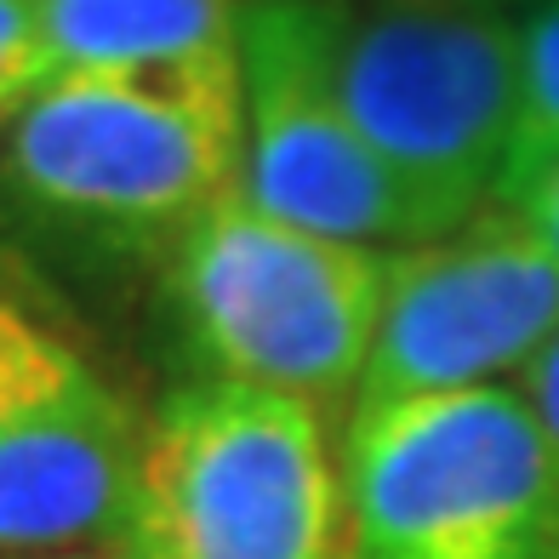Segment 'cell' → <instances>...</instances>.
I'll use <instances>...</instances> for the list:
<instances>
[{
    "instance_id": "cell-1",
    "label": "cell",
    "mask_w": 559,
    "mask_h": 559,
    "mask_svg": "<svg viewBox=\"0 0 559 559\" xmlns=\"http://www.w3.org/2000/svg\"><path fill=\"white\" fill-rule=\"evenodd\" d=\"M240 63L189 74H58L0 143V240L104 286L160 274L240 189Z\"/></svg>"
},
{
    "instance_id": "cell-2",
    "label": "cell",
    "mask_w": 559,
    "mask_h": 559,
    "mask_svg": "<svg viewBox=\"0 0 559 559\" xmlns=\"http://www.w3.org/2000/svg\"><path fill=\"white\" fill-rule=\"evenodd\" d=\"M383 292L389 251L292 228L235 189L160 263L155 314L177 383H246L337 417L360 389Z\"/></svg>"
},
{
    "instance_id": "cell-3",
    "label": "cell",
    "mask_w": 559,
    "mask_h": 559,
    "mask_svg": "<svg viewBox=\"0 0 559 559\" xmlns=\"http://www.w3.org/2000/svg\"><path fill=\"white\" fill-rule=\"evenodd\" d=\"M343 559H559L554 456L508 383L343 423Z\"/></svg>"
},
{
    "instance_id": "cell-4",
    "label": "cell",
    "mask_w": 559,
    "mask_h": 559,
    "mask_svg": "<svg viewBox=\"0 0 559 559\" xmlns=\"http://www.w3.org/2000/svg\"><path fill=\"white\" fill-rule=\"evenodd\" d=\"M325 417L286 394L183 377L148 417L126 559H343Z\"/></svg>"
},
{
    "instance_id": "cell-5",
    "label": "cell",
    "mask_w": 559,
    "mask_h": 559,
    "mask_svg": "<svg viewBox=\"0 0 559 559\" xmlns=\"http://www.w3.org/2000/svg\"><path fill=\"white\" fill-rule=\"evenodd\" d=\"M337 109L451 228L497 200L514 115V12L314 0Z\"/></svg>"
},
{
    "instance_id": "cell-6",
    "label": "cell",
    "mask_w": 559,
    "mask_h": 559,
    "mask_svg": "<svg viewBox=\"0 0 559 559\" xmlns=\"http://www.w3.org/2000/svg\"><path fill=\"white\" fill-rule=\"evenodd\" d=\"M148 423L46 320L0 297V554H120Z\"/></svg>"
},
{
    "instance_id": "cell-7",
    "label": "cell",
    "mask_w": 559,
    "mask_h": 559,
    "mask_svg": "<svg viewBox=\"0 0 559 559\" xmlns=\"http://www.w3.org/2000/svg\"><path fill=\"white\" fill-rule=\"evenodd\" d=\"M240 194L258 212L377 251L451 235L337 109L314 0H240Z\"/></svg>"
},
{
    "instance_id": "cell-8",
    "label": "cell",
    "mask_w": 559,
    "mask_h": 559,
    "mask_svg": "<svg viewBox=\"0 0 559 559\" xmlns=\"http://www.w3.org/2000/svg\"><path fill=\"white\" fill-rule=\"evenodd\" d=\"M559 332V258L514 206L389 258L383 320L348 417L525 371Z\"/></svg>"
},
{
    "instance_id": "cell-9",
    "label": "cell",
    "mask_w": 559,
    "mask_h": 559,
    "mask_svg": "<svg viewBox=\"0 0 559 559\" xmlns=\"http://www.w3.org/2000/svg\"><path fill=\"white\" fill-rule=\"evenodd\" d=\"M58 74H189L240 63V0H35Z\"/></svg>"
},
{
    "instance_id": "cell-10",
    "label": "cell",
    "mask_w": 559,
    "mask_h": 559,
    "mask_svg": "<svg viewBox=\"0 0 559 559\" xmlns=\"http://www.w3.org/2000/svg\"><path fill=\"white\" fill-rule=\"evenodd\" d=\"M559 171V0L514 12V115L497 171V206H525Z\"/></svg>"
},
{
    "instance_id": "cell-11",
    "label": "cell",
    "mask_w": 559,
    "mask_h": 559,
    "mask_svg": "<svg viewBox=\"0 0 559 559\" xmlns=\"http://www.w3.org/2000/svg\"><path fill=\"white\" fill-rule=\"evenodd\" d=\"M52 86V58L40 40L35 0H0V126H12Z\"/></svg>"
},
{
    "instance_id": "cell-12",
    "label": "cell",
    "mask_w": 559,
    "mask_h": 559,
    "mask_svg": "<svg viewBox=\"0 0 559 559\" xmlns=\"http://www.w3.org/2000/svg\"><path fill=\"white\" fill-rule=\"evenodd\" d=\"M520 394L531 400V412L543 423V440H548V456H554V497H559V332L537 360L520 371Z\"/></svg>"
},
{
    "instance_id": "cell-13",
    "label": "cell",
    "mask_w": 559,
    "mask_h": 559,
    "mask_svg": "<svg viewBox=\"0 0 559 559\" xmlns=\"http://www.w3.org/2000/svg\"><path fill=\"white\" fill-rule=\"evenodd\" d=\"M520 217H525L531 228H537V235L548 240V251L559 258V171L548 177V183H543L537 194L525 200V206H520Z\"/></svg>"
},
{
    "instance_id": "cell-14",
    "label": "cell",
    "mask_w": 559,
    "mask_h": 559,
    "mask_svg": "<svg viewBox=\"0 0 559 559\" xmlns=\"http://www.w3.org/2000/svg\"><path fill=\"white\" fill-rule=\"evenodd\" d=\"M0 559H120V554H0Z\"/></svg>"
},
{
    "instance_id": "cell-15",
    "label": "cell",
    "mask_w": 559,
    "mask_h": 559,
    "mask_svg": "<svg viewBox=\"0 0 559 559\" xmlns=\"http://www.w3.org/2000/svg\"><path fill=\"white\" fill-rule=\"evenodd\" d=\"M451 7H497V12H508V7H531V0H451Z\"/></svg>"
}]
</instances>
